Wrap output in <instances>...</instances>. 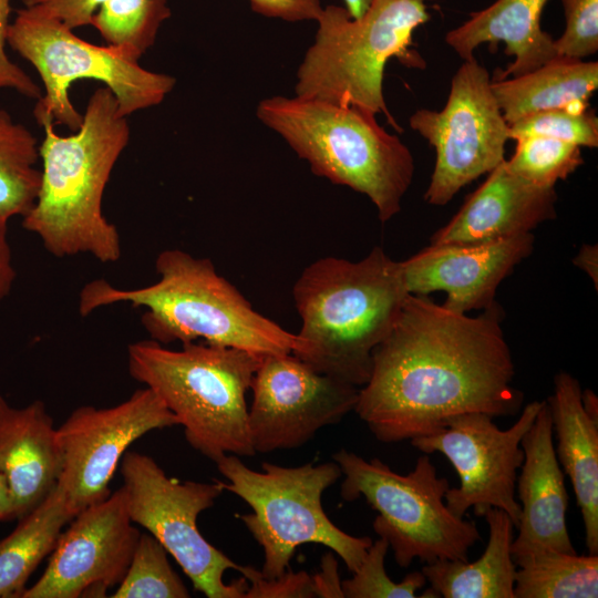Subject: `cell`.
I'll list each match as a JSON object with an SVG mask.
<instances>
[{
  "label": "cell",
  "mask_w": 598,
  "mask_h": 598,
  "mask_svg": "<svg viewBox=\"0 0 598 598\" xmlns=\"http://www.w3.org/2000/svg\"><path fill=\"white\" fill-rule=\"evenodd\" d=\"M514 377L496 303L470 317L410 293L373 351L354 411L378 441L400 443L462 413L517 414L524 394Z\"/></svg>",
  "instance_id": "cell-1"
},
{
  "label": "cell",
  "mask_w": 598,
  "mask_h": 598,
  "mask_svg": "<svg viewBox=\"0 0 598 598\" xmlns=\"http://www.w3.org/2000/svg\"><path fill=\"white\" fill-rule=\"evenodd\" d=\"M41 182L22 226L58 258L90 255L102 264L122 256L120 233L103 214V195L127 146L131 128L112 91L90 96L79 130L62 136L52 122L41 124Z\"/></svg>",
  "instance_id": "cell-2"
},
{
  "label": "cell",
  "mask_w": 598,
  "mask_h": 598,
  "mask_svg": "<svg viewBox=\"0 0 598 598\" xmlns=\"http://www.w3.org/2000/svg\"><path fill=\"white\" fill-rule=\"evenodd\" d=\"M158 280L135 289H120L104 279L87 282L80 292L79 310L85 317L99 308L130 303L144 308L142 324L162 344L205 343L259 353H297L298 334L257 312L209 258L181 249H165L155 260Z\"/></svg>",
  "instance_id": "cell-3"
},
{
  "label": "cell",
  "mask_w": 598,
  "mask_h": 598,
  "mask_svg": "<svg viewBox=\"0 0 598 598\" xmlns=\"http://www.w3.org/2000/svg\"><path fill=\"white\" fill-rule=\"evenodd\" d=\"M409 295L401 261L380 246L359 261H313L292 289L303 342L295 355L320 373L364 385L373 351L393 329Z\"/></svg>",
  "instance_id": "cell-4"
},
{
  "label": "cell",
  "mask_w": 598,
  "mask_h": 598,
  "mask_svg": "<svg viewBox=\"0 0 598 598\" xmlns=\"http://www.w3.org/2000/svg\"><path fill=\"white\" fill-rule=\"evenodd\" d=\"M256 116L307 161L315 175L368 196L382 223L401 210L414 159L375 114L316 99L274 95L258 103Z\"/></svg>",
  "instance_id": "cell-5"
},
{
  "label": "cell",
  "mask_w": 598,
  "mask_h": 598,
  "mask_svg": "<svg viewBox=\"0 0 598 598\" xmlns=\"http://www.w3.org/2000/svg\"><path fill=\"white\" fill-rule=\"evenodd\" d=\"M264 358L205 342L171 350L147 339L127 347L130 375L161 398L188 444L215 463L227 454H256L246 394Z\"/></svg>",
  "instance_id": "cell-6"
},
{
  "label": "cell",
  "mask_w": 598,
  "mask_h": 598,
  "mask_svg": "<svg viewBox=\"0 0 598 598\" xmlns=\"http://www.w3.org/2000/svg\"><path fill=\"white\" fill-rule=\"evenodd\" d=\"M429 19L425 0H372L358 19L344 7H323L297 69L295 95L382 113L400 130L383 95L384 68L392 58L424 68L410 47L414 30Z\"/></svg>",
  "instance_id": "cell-7"
},
{
  "label": "cell",
  "mask_w": 598,
  "mask_h": 598,
  "mask_svg": "<svg viewBox=\"0 0 598 598\" xmlns=\"http://www.w3.org/2000/svg\"><path fill=\"white\" fill-rule=\"evenodd\" d=\"M228 481H218L251 508L238 514L254 539L264 550L261 576L277 578L290 567L296 549L303 544H320L336 553L349 571H355L372 544L370 537L352 536L327 516L322 494L341 476L337 462L286 467L261 463L262 471L244 464L237 455L227 454L216 462Z\"/></svg>",
  "instance_id": "cell-8"
},
{
  "label": "cell",
  "mask_w": 598,
  "mask_h": 598,
  "mask_svg": "<svg viewBox=\"0 0 598 598\" xmlns=\"http://www.w3.org/2000/svg\"><path fill=\"white\" fill-rule=\"evenodd\" d=\"M343 475L341 496L363 497L378 513L372 527L384 538L401 568L421 561L468 560L470 549L482 539L474 522L454 515L445 504L450 488L437 475L429 454L411 472L395 473L379 458L365 460L341 448L332 455Z\"/></svg>",
  "instance_id": "cell-9"
},
{
  "label": "cell",
  "mask_w": 598,
  "mask_h": 598,
  "mask_svg": "<svg viewBox=\"0 0 598 598\" xmlns=\"http://www.w3.org/2000/svg\"><path fill=\"white\" fill-rule=\"evenodd\" d=\"M7 42L41 78L44 91L33 110L39 125L52 122L79 130L83 114L69 95L78 80L102 82L126 117L161 104L176 85L174 76L146 70L109 45L89 43L59 20L24 7L10 22Z\"/></svg>",
  "instance_id": "cell-10"
},
{
  "label": "cell",
  "mask_w": 598,
  "mask_h": 598,
  "mask_svg": "<svg viewBox=\"0 0 598 598\" xmlns=\"http://www.w3.org/2000/svg\"><path fill=\"white\" fill-rule=\"evenodd\" d=\"M130 517L144 527L176 560L195 590L208 598H245L248 580H223L226 570L241 565L213 546L199 532L197 517L224 492L213 483L179 482L148 455L127 451L121 460Z\"/></svg>",
  "instance_id": "cell-11"
},
{
  "label": "cell",
  "mask_w": 598,
  "mask_h": 598,
  "mask_svg": "<svg viewBox=\"0 0 598 598\" xmlns=\"http://www.w3.org/2000/svg\"><path fill=\"white\" fill-rule=\"evenodd\" d=\"M410 126L435 150V164L424 194L426 203L446 205L456 193L505 159L509 140L487 70L475 58L464 60L451 81L445 106L421 109Z\"/></svg>",
  "instance_id": "cell-12"
},
{
  "label": "cell",
  "mask_w": 598,
  "mask_h": 598,
  "mask_svg": "<svg viewBox=\"0 0 598 598\" xmlns=\"http://www.w3.org/2000/svg\"><path fill=\"white\" fill-rule=\"evenodd\" d=\"M542 403L526 404L507 430H501L488 414L468 412L451 416L433 432L410 440L413 447L425 454L441 453L454 466L460 485L450 486L444 496L454 515L464 517L473 508L475 515L484 516L489 508H498L517 528L520 506L515 489L524 461L520 442Z\"/></svg>",
  "instance_id": "cell-13"
},
{
  "label": "cell",
  "mask_w": 598,
  "mask_h": 598,
  "mask_svg": "<svg viewBox=\"0 0 598 598\" xmlns=\"http://www.w3.org/2000/svg\"><path fill=\"white\" fill-rule=\"evenodd\" d=\"M179 425L150 388L110 408H76L56 429L62 470L58 486L76 515L106 498L128 446L150 431Z\"/></svg>",
  "instance_id": "cell-14"
},
{
  "label": "cell",
  "mask_w": 598,
  "mask_h": 598,
  "mask_svg": "<svg viewBox=\"0 0 598 598\" xmlns=\"http://www.w3.org/2000/svg\"><path fill=\"white\" fill-rule=\"evenodd\" d=\"M248 427L255 453L296 448L354 411L359 389L293 353L265 355L255 373Z\"/></svg>",
  "instance_id": "cell-15"
},
{
  "label": "cell",
  "mask_w": 598,
  "mask_h": 598,
  "mask_svg": "<svg viewBox=\"0 0 598 598\" xmlns=\"http://www.w3.org/2000/svg\"><path fill=\"white\" fill-rule=\"evenodd\" d=\"M123 486L80 511L61 532L39 580L21 598L105 597L124 578L141 533Z\"/></svg>",
  "instance_id": "cell-16"
},
{
  "label": "cell",
  "mask_w": 598,
  "mask_h": 598,
  "mask_svg": "<svg viewBox=\"0 0 598 598\" xmlns=\"http://www.w3.org/2000/svg\"><path fill=\"white\" fill-rule=\"evenodd\" d=\"M534 248L532 233L475 245H430L401 261L409 293L446 292L443 306L467 313L494 305L499 283Z\"/></svg>",
  "instance_id": "cell-17"
},
{
  "label": "cell",
  "mask_w": 598,
  "mask_h": 598,
  "mask_svg": "<svg viewBox=\"0 0 598 598\" xmlns=\"http://www.w3.org/2000/svg\"><path fill=\"white\" fill-rule=\"evenodd\" d=\"M520 446L524 461L517 476L520 506L518 533L512 543L513 560L546 550L575 554L566 514L565 474L556 457L549 406H542Z\"/></svg>",
  "instance_id": "cell-18"
},
{
  "label": "cell",
  "mask_w": 598,
  "mask_h": 598,
  "mask_svg": "<svg viewBox=\"0 0 598 598\" xmlns=\"http://www.w3.org/2000/svg\"><path fill=\"white\" fill-rule=\"evenodd\" d=\"M555 187H539L511 173L505 159L488 173L432 245H475L532 233L556 217Z\"/></svg>",
  "instance_id": "cell-19"
},
{
  "label": "cell",
  "mask_w": 598,
  "mask_h": 598,
  "mask_svg": "<svg viewBox=\"0 0 598 598\" xmlns=\"http://www.w3.org/2000/svg\"><path fill=\"white\" fill-rule=\"evenodd\" d=\"M62 470L56 429L42 401L23 408L0 395V474L7 481L14 518H21L56 486Z\"/></svg>",
  "instance_id": "cell-20"
},
{
  "label": "cell",
  "mask_w": 598,
  "mask_h": 598,
  "mask_svg": "<svg viewBox=\"0 0 598 598\" xmlns=\"http://www.w3.org/2000/svg\"><path fill=\"white\" fill-rule=\"evenodd\" d=\"M546 402L556 457L571 482L588 554L598 555V421L585 412L579 381L567 372L556 374L554 393Z\"/></svg>",
  "instance_id": "cell-21"
},
{
  "label": "cell",
  "mask_w": 598,
  "mask_h": 598,
  "mask_svg": "<svg viewBox=\"0 0 598 598\" xmlns=\"http://www.w3.org/2000/svg\"><path fill=\"white\" fill-rule=\"evenodd\" d=\"M548 0H496L474 12L462 25L448 31L445 42L463 59L474 58L483 43H504L505 53L514 61L497 79L528 73L557 56L554 39L540 27L543 9Z\"/></svg>",
  "instance_id": "cell-22"
},
{
  "label": "cell",
  "mask_w": 598,
  "mask_h": 598,
  "mask_svg": "<svg viewBox=\"0 0 598 598\" xmlns=\"http://www.w3.org/2000/svg\"><path fill=\"white\" fill-rule=\"evenodd\" d=\"M597 87L596 61L561 55L523 75L492 81L493 93L507 124L549 110H586Z\"/></svg>",
  "instance_id": "cell-23"
},
{
  "label": "cell",
  "mask_w": 598,
  "mask_h": 598,
  "mask_svg": "<svg viewBox=\"0 0 598 598\" xmlns=\"http://www.w3.org/2000/svg\"><path fill=\"white\" fill-rule=\"evenodd\" d=\"M488 540L475 561L435 560L422 573L440 597L444 598H514L517 566L512 557L514 524L502 509L489 508L484 516Z\"/></svg>",
  "instance_id": "cell-24"
},
{
  "label": "cell",
  "mask_w": 598,
  "mask_h": 598,
  "mask_svg": "<svg viewBox=\"0 0 598 598\" xmlns=\"http://www.w3.org/2000/svg\"><path fill=\"white\" fill-rule=\"evenodd\" d=\"M75 516L56 486L0 540V598L22 597L38 565L51 554L65 525Z\"/></svg>",
  "instance_id": "cell-25"
},
{
  "label": "cell",
  "mask_w": 598,
  "mask_h": 598,
  "mask_svg": "<svg viewBox=\"0 0 598 598\" xmlns=\"http://www.w3.org/2000/svg\"><path fill=\"white\" fill-rule=\"evenodd\" d=\"M514 598H596L598 555L546 550L514 561Z\"/></svg>",
  "instance_id": "cell-26"
},
{
  "label": "cell",
  "mask_w": 598,
  "mask_h": 598,
  "mask_svg": "<svg viewBox=\"0 0 598 598\" xmlns=\"http://www.w3.org/2000/svg\"><path fill=\"white\" fill-rule=\"evenodd\" d=\"M34 134L0 107V215L8 220L32 208L41 182Z\"/></svg>",
  "instance_id": "cell-27"
},
{
  "label": "cell",
  "mask_w": 598,
  "mask_h": 598,
  "mask_svg": "<svg viewBox=\"0 0 598 598\" xmlns=\"http://www.w3.org/2000/svg\"><path fill=\"white\" fill-rule=\"evenodd\" d=\"M171 14L168 0H106L93 16L91 25L106 45L138 62L154 45L161 25Z\"/></svg>",
  "instance_id": "cell-28"
},
{
  "label": "cell",
  "mask_w": 598,
  "mask_h": 598,
  "mask_svg": "<svg viewBox=\"0 0 598 598\" xmlns=\"http://www.w3.org/2000/svg\"><path fill=\"white\" fill-rule=\"evenodd\" d=\"M189 591L168 560V553L150 533L141 534L127 571L113 598H187Z\"/></svg>",
  "instance_id": "cell-29"
},
{
  "label": "cell",
  "mask_w": 598,
  "mask_h": 598,
  "mask_svg": "<svg viewBox=\"0 0 598 598\" xmlns=\"http://www.w3.org/2000/svg\"><path fill=\"white\" fill-rule=\"evenodd\" d=\"M515 152L505 159L508 171L539 187H555L584 164L580 147L555 138L528 135L515 138Z\"/></svg>",
  "instance_id": "cell-30"
},
{
  "label": "cell",
  "mask_w": 598,
  "mask_h": 598,
  "mask_svg": "<svg viewBox=\"0 0 598 598\" xmlns=\"http://www.w3.org/2000/svg\"><path fill=\"white\" fill-rule=\"evenodd\" d=\"M390 546L384 538L372 542L368 553L353 571L352 577L341 581L346 598H415L417 589L426 584L422 571L408 574L394 582L385 573L384 559Z\"/></svg>",
  "instance_id": "cell-31"
},
{
  "label": "cell",
  "mask_w": 598,
  "mask_h": 598,
  "mask_svg": "<svg viewBox=\"0 0 598 598\" xmlns=\"http://www.w3.org/2000/svg\"><path fill=\"white\" fill-rule=\"evenodd\" d=\"M509 138L537 135L579 147L598 146V118L591 110L556 109L524 116L508 124Z\"/></svg>",
  "instance_id": "cell-32"
},
{
  "label": "cell",
  "mask_w": 598,
  "mask_h": 598,
  "mask_svg": "<svg viewBox=\"0 0 598 598\" xmlns=\"http://www.w3.org/2000/svg\"><path fill=\"white\" fill-rule=\"evenodd\" d=\"M565 30L554 40L557 55L584 60L598 51V0H561Z\"/></svg>",
  "instance_id": "cell-33"
},
{
  "label": "cell",
  "mask_w": 598,
  "mask_h": 598,
  "mask_svg": "<svg viewBox=\"0 0 598 598\" xmlns=\"http://www.w3.org/2000/svg\"><path fill=\"white\" fill-rule=\"evenodd\" d=\"M239 573L248 580L245 598L316 597L312 576L306 571L293 573L289 568L272 579L262 577L259 570L250 566H243Z\"/></svg>",
  "instance_id": "cell-34"
},
{
  "label": "cell",
  "mask_w": 598,
  "mask_h": 598,
  "mask_svg": "<svg viewBox=\"0 0 598 598\" xmlns=\"http://www.w3.org/2000/svg\"><path fill=\"white\" fill-rule=\"evenodd\" d=\"M10 12L11 0H0V90H14L23 96L39 100L42 95L40 86L7 54Z\"/></svg>",
  "instance_id": "cell-35"
},
{
  "label": "cell",
  "mask_w": 598,
  "mask_h": 598,
  "mask_svg": "<svg viewBox=\"0 0 598 598\" xmlns=\"http://www.w3.org/2000/svg\"><path fill=\"white\" fill-rule=\"evenodd\" d=\"M106 0H22L23 7L41 16L59 20L74 30L89 25Z\"/></svg>",
  "instance_id": "cell-36"
},
{
  "label": "cell",
  "mask_w": 598,
  "mask_h": 598,
  "mask_svg": "<svg viewBox=\"0 0 598 598\" xmlns=\"http://www.w3.org/2000/svg\"><path fill=\"white\" fill-rule=\"evenodd\" d=\"M254 12L287 22L316 21L322 11L320 0H249Z\"/></svg>",
  "instance_id": "cell-37"
},
{
  "label": "cell",
  "mask_w": 598,
  "mask_h": 598,
  "mask_svg": "<svg viewBox=\"0 0 598 598\" xmlns=\"http://www.w3.org/2000/svg\"><path fill=\"white\" fill-rule=\"evenodd\" d=\"M316 597L342 598L343 591L338 574V561L332 553L322 557L321 571L312 576Z\"/></svg>",
  "instance_id": "cell-38"
},
{
  "label": "cell",
  "mask_w": 598,
  "mask_h": 598,
  "mask_svg": "<svg viewBox=\"0 0 598 598\" xmlns=\"http://www.w3.org/2000/svg\"><path fill=\"white\" fill-rule=\"evenodd\" d=\"M8 221L0 215V306L11 292L17 276L8 240Z\"/></svg>",
  "instance_id": "cell-39"
},
{
  "label": "cell",
  "mask_w": 598,
  "mask_h": 598,
  "mask_svg": "<svg viewBox=\"0 0 598 598\" xmlns=\"http://www.w3.org/2000/svg\"><path fill=\"white\" fill-rule=\"evenodd\" d=\"M574 265L585 271L596 289L598 288V247L597 245H584L573 260Z\"/></svg>",
  "instance_id": "cell-40"
},
{
  "label": "cell",
  "mask_w": 598,
  "mask_h": 598,
  "mask_svg": "<svg viewBox=\"0 0 598 598\" xmlns=\"http://www.w3.org/2000/svg\"><path fill=\"white\" fill-rule=\"evenodd\" d=\"M13 518L14 513L12 497L4 476L0 474V522L10 520Z\"/></svg>",
  "instance_id": "cell-41"
},
{
  "label": "cell",
  "mask_w": 598,
  "mask_h": 598,
  "mask_svg": "<svg viewBox=\"0 0 598 598\" xmlns=\"http://www.w3.org/2000/svg\"><path fill=\"white\" fill-rule=\"evenodd\" d=\"M581 403L585 412L594 420L598 421V398L589 389L581 390Z\"/></svg>",
  "instance_id": "cell-42"
},
{
  "label": "cell",
  "mask_w": 598,
  "mask_h": 598,
  "mask_svg": "<svg viewBox=\"0 0 598 598\" xmlns=\"http://www.w3.org/2000/svg\"><path fill=\"white\" fill-rule=\"evenodd\" d=\"M371 1L372 0H343L344 8L354 19L361 18L365 13Z\"/></svg>",
  "instance_id": "cell-43"
}]
</instances>
